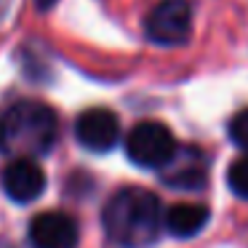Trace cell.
I'll return each instance as SVG.
<instances>
[{"label":"cell","instance_id":"6da1fadb","mask_svg":"<svg viewBox=\"0 0 248 248\" xmlns=\"http://www.w3.org/2000/svg\"><path fill=\"white\" fill-rule=\"evenodd\" d=\"M107 237L120 248H150L160 237V198L141 187H123L102 211Z\"/></svg>","mask_w":248,"mask_h":248},{"label":"cell","instance_id":"7a4b0ae2","mask_svg":"<svg viewBox=\"0 0 248 248\" xmlns=\"http://www.w3.org/2000/svg\"><path fill=\"white\" fill-rule=\"evenodd\" d=\"M59 136L56 112L43 102L22 99L0 112V155L40 157L48 155Z\"/></svg>","mask_w":248,"mask_h":248},{"label":"cell","instance_id":"3957f363","mask_svg":"<svg viewBox=\"0 0 248 248\" xmlns=\"http://www.w3.org/2000/svg\"><path fill=\"white\" fill-rule=\"evenodd\" d=\"M176 152V139L171 128L157 120H141L125 136V155L139 168H157L160 171L171 155Z\"/></svg>","mask_w":248,"mask_h":248},{"label":"cell","instance_id":"277c9868","mask_svg":"<svg viewBox=\"0 0 248 248\" xmlns=\"http://www.w3.org/2000/svg\"><path fill=\"white\" fill-rule=\"evenodd\" d=\"M144 30L157 46H182L192 32V8L187 0H163L147 14Z\"/></svg>","mask_w":248,"mask_h":248},{"label":"cell","instance_id":"5b68a950","mask_svg":"<svg viewBox=\"0 0 248 248\" xmlns=\"http://www.w3.org/2000/svg\"><path fill=\"white\" fill-rule=\"evenodd\" d=\"M80 230L70 214L46 211L30 221V243L32 248H78Z\"/></svg>","mask_w":248,"mask_h":248},{"label":"cell","instance_id":"8992f818","mask_svg":"<svg viewBox=\"0 0 248 248\" xmlns=\"http://www.w3.org/2000/svg\"><path fill=\"white\" fill-rule=\"evenodd\" d=\"M75 136L86 150L91 152H109L120 139V123L118 115L104 107L86 109L75 120Z\"/></svg>","mask_w":248,"mask_h":248},{"label":"cell","instance_id":"52a82bcc","mask_svg":"<svg viewBox=\"0 0 248 248\" xmlns=\"http://www.w3.org/2000/svg\"><path fill=\"white\" fill-rule=\"evenodd\" d=\"M46 189V173L35 157H14L3 168V192L14 203H32Z\"/></svg>","mask_w":248,"mask_h":248},{"label":"cell","instance_id":"ba28073f","mask_svg":"<svg viewBox=\"0 0 248 248\" xmlns=\"http://www.w3.org/2000/svg\"><path fill=\"white\" fill-rule=\"evenodd\" d=\"M163 171V182L171 184L176 189H200L208 179V163H205V155L195 147H187V150H179L171 155V160L160 168Z\"/></svg>","mask_w":248,"mask_h":248},{"label":"cell","instance_id":"9c48e42d","mask_svg":"<svg viewBox=\"0 0 248 248\" xmlns=\"http://www.w3.org/2000/svg\"><path fill=\"white\" fill-rule=\"evenodd\" d=\"M211 219L208 205L203 203H176L163 214V227L173 237H195L198 232L205 230Z\"/></svg>","mask_w":248,"mask_h":248},{"label":"cell","instance_id":"30bf717a","mask_svg":"<svg viewBox=\"0 0 248 248\" xmlns=\"http://www.w3.org/2000/svg\"><path fill=\"white\" fill-rule=\"evenodd\" d=\"M227 184L237 198L248 200V155L237 157L230 163V171H227Z\"/></svg>","mask_w":248,"mask_h":248},{"label":"cell","instance_id":"8fae6325","mask_svg":"<svg viewBox=\"0 0 248 248\" xmlns=\"http://www.w3.org/2000/svg\"><path fill=\"white\" fill-rule=\"evenodd\" d=\"M227 134H230L232 144L248 152V107L240 109L237 115H232L230 125H227Z\"/></svg>","mask_w":248,"mask_h":248},{"label":"cell","instance_id":"7c38bea8","mask_svg":"<svg viewBox=\"0 0 248 248\" xmlns=\"http://www.w3.org/2000/svg\"><path fill=\"white\" fill-rule=\"evenodd\" d=\"M54 3H56V0H35V6H38L40 11H48V8L54 6Z\"/></svg>","mask_w":248,"mask_h":248}]
</instances>
